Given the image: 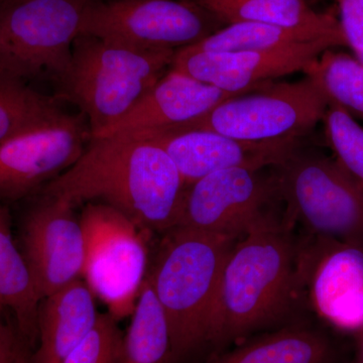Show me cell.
I'll return each instance as SVG.
<instances>
[{"mask_svg":"<svg viewBox=\"0 0 363 363\" xmlns=\"http://www.w3.org/2000/svg\"><path fill=\"white\" fill-rule=\"evenodd\" d=\"M95 295L76 279L43 298L38 318L35 363H62L94 328L99 318Z\"/></svg>","mask_w":363,"mask_h":363,"instance_id":"e0dca14e","label":"cell"},{"mask_svg":"<svg viewBox=\"0 0 363 363\" xmlns=\"http://www.w3.org/2000/svg\"><path fill=\"white\" fill-rule=\"evenodd\" d=\"M131 131L160 145L176 164L187 187L221 169L245 168L259 171L267 167H279L296 152L298 140L281 138L245 142L199 130Z\"/></svg>","mask_w":363,"mask_h":363,"instance_id":"5bb4252c","label":"cell"},{"mask_svg":"<svg viewBox=\"0 0 363 363\" xmlns=\"http://www.w3.org/2000/svg\"><path fill=\"white\" fill-rule=\"evenodd\" d=\"M123 335L111 314H100L90 333L62 363H118Z\"/></svg>","mask_w":363,"mask_h":363,"instance_id":"484cf974","label":"cell"},{"mask_svg":"<svg viewBox=\"0 0 363 363\" xmlns=\"http://www.w3.org/2000/svg\"><path fill=\"white\" fill-rule=\"evenodd\" d=\"M325 133L336 161L363 189V128L340 105L329 104Z\"/></svg>","mask_w":363,"mask_h":363,"instance_id":"d4e9b609","label":"cell"},{"mask_svg":"<svg viewBox=\"0 0 363 363\" xmlns=\"http://www.w3.org/2000/svg\"><path fill=\"white\" fill-rule=\"evenodd\" d=\"M81 222L86 236V284L109 306L112 317L131 314L147 267L140 227L105 204L88 205Z\"/></svg>","mask_w":363,"mask_h":363,"instance_id":"9c48e42d","label":"cell"},{"mask_svg":"<svg viewBox=\"0 0 363 363\" xmlns=\"http://www.w3.org/2000/svg\"><path fill=\"white\" fill-rule=\"evenodd\" d=\"M91 140L82 112L0 143V200L33 194L73 166Z\"/></svg>","mask_w":363,"mask_h":363,"instance_id":"7c38bea8","label":"cell"},{"mask_svg":"<svg viewBox=\"0 0 363 363\" xmlns=\"http://www.w3.org/2000/svg\"><path fill=\"white\" fill-rule=\"evenodd\" d=\"M18 1V0H0V4H7V2Z\"/></svg>","mask_w":363,"mask_h":363,"instance_id":"f1b7e54d","label":"cell"},{"mask_svg":"<svg viewBox=\"0 0 363 363\" xmlns=\"http://www.w3.org/2000/svg\"><path fill=\"white\" fill-rule=\"evenodd\" d=\"M319 39L333 40L340 47L347 48L345 43L335 38L300 28L262 23H233L224 26L201 42L188 47L195 51L213 52L262 51Z\"/></svg>","mask_w":363,"mask_h":363,"instance_id":"603a6c76","label":"cell"},{"mask_svg":"<svg viewBox=\"0 0 363 363\" xmlns=\"http://www.w3.org/2000/svg\"><path fill=\"white\" fill-rule=\"evenodd\" d=\"M353 363H363V358L362 357H360L359 358H358V359L355 360L354 362Z\"/></svg>","mask_w":363,"mask_h":363,"instance_id":"f546056e","label":"cell"},{"mask_svg":"<svg viewBox=\"0 0 363 363\" xmlns=\"http://www.w3.org/2000/svg\"><path fill=\"white\" fill-rule=\"evenodd\" d=\"M301 252L285 219L236 241L222 271L207 341L235 340L291 315L306 286Z\"/></svg>","mask_w":363,"mask_h":363,"instance_id":"7a4b0ae2","label":"cell"},{"mask_svg":"<svg viewBox=\"0 0 363 363\" xmlns=\"http://www.w3.org/2000/svg\"><path fill=\"white\" fill-rule=\"evenodd\" d=\"M149 281L168 322L172 359L208 340L217 291L240 238L176 227L169 230Z\"/></svg>","mask_w":363,"mask_h":363,"instance_id":"3957f363","label":"cell"},{"mask_svg":"<svg viewBox=\"0 0 363 363\" xmlns=\"http://www.w3.org/2000/svg\"><path fill=\"white\" fill-rule=\"evenodd\" d=\"M302 248L305 284L315 309L341 330H363V245L317 238Z\"/></svg>","mask_w":363,"mask_h":363,"instance_id":"9a60e30c","label":"cell"},{"mask_svg":"<svg viewBox=\"0 0 363 363\" xmlns=\"http://www.w3.org/2000/svg\"><path fill=\"white\" fill-rule=\"evenodd\" d=\"M177 50L143 49L79 35L56 97L87 118L91 138L116 123L169 70Z\"/></svg>","mask_w":363,"mask_h":363,"instance_id":"277c9868","label":"cell"},{"mask_svg":"<svg viewBox=\"0 0 363 363\" xmlns=\"http://www.w3.org/2000/svg\"><path fill=\"white\" fill-rule=\"evenodd\" d=\"M171 336L161 305L145 279L123 335L118 363H169Z\"/></svg>","mask_w":363,"mask_h":363,"instance_id":"44dd1931","label":"cell"},{"mask_svg":"<svg viewBox=\"0 0 363 363\" xmlns=\"http://www.w3.org/2000/svg\"><path fill=\"white\" fill-rule=\"evenodd\" d=\"M340 45L319 39L262 51L201 52L177 50L171 70L225 92L247 94L264 89L274 79L305 71L328 50Z\"/></svg>","mask_w":363,"mask_h":363,"instance_id":"8fae6325","label":"cell"},{"mask_svg":"<svg viewBox=\"0 0 363 363\" xmlns=\"http://www.w3.org/2000/svg\"><path fill=\"white\" fill-rule=\"evenodd\" d=\"M90 0H18L0 4V76L55 85L71 63Z\"/></svg>","mask_w":363,"mask_h":363,"instance_id":"5b68a950","label":"cell"},{"mask_svg":"<svg viewBox=\"0 0 363 363\" xmlns=\"http://www.w3.org/2000/svg\"><path fill=\"white\" fill-rule=\"evenodd\" d=\"M187 185L169 155L135 131L91 138L43 194L76 205L99 200L145 230L178 225Z\"/></svg>","mask_w":363,"mask_h":363,"instance_id":"6da1fadb","label":"cell"},{"mask_svg":"<svg viewBox=\"0 0 363 363\" xmlns=\"http://www.w3.org/2000/svg\"><path fill=\"white\" fill-rule=\"evenodd\" d=\"M276 168L290 225L298 221L316 238L363 245V189L336 160L295 152Z\"/></svg>","mask_w":363,"mask_h":363,"instance_id":"8992f818","label":"cell"},{"mask_svg":"<svg viewBox=\"0 0 363 363\" xmlns=\"http://www.w3.org/2000/svg\"><path fill=\"white\" fill-rule=\"evenodd\" d=\"M240 95L243 94L225 92L169 69L128 113L91 138L189 123L204 116L224 100Z\"/></svg>","mask_w":363,"mask_h":363,"instance_id":"2e32d148","label":"cell"},{"mask_svg":"<svg viewBox=\"0 0 363 363\" xmlns=\"http://www.w3.org/2000/svg\"><path fill=\"white\" fill-rule=\"evenodd\" d=\"M304 72L316 81L329 104L363 117V65L354 57L328 50Z\"/></svg>","mask_w":363,"mask_h":363,"instance_id":"cb8c5ba5","label":"cell"},{"mask_svg":"<svg viewBox=\"0 0 363 363\" xmlns=\"http://www.w3.org/2000/svg\"><path fill=\"white\" fill-rule=\"evenodd\" d=\"M327 339L306 328H285L243 344L210 363H329Z\"/></svg>","mask_w":363,"mask_h":363,"instance_id":"ffe728a7","label":"cell"},{"mask_svg":"<svg viewBox=\"0 0 363 363\" xmlns=\"http://www.w3.org/2000/svg\"><path fill=\"white\" fill-rule=\"evenodd\" d=\"M328 105L316 81L306 76L229 98L194 121L166 128L213 131L245 142L298 138L323 121Z\"/></svg>","mask_w":363,"mask_h":363,"instance_id":"52a82bcc","label":"cell"},{"mask_svg":"<svg viewBox=\"0 0 363 363\" xmlns=\"http://www.w3.org/2000/svg\"><path fill=\"white\" fill-rule=\"evenodd\" d=\"M61 100L0 76V143L63 121Z\"/></svg>","mask_w":363,"mask_h":363,"instance_id":"7402d4cb","label":"cell"},{"mask_svg":"<svg viewBox=\"0 0 363 363\" xmlns=\"http://www.w3.org/2000/svg\"><path fill=\"white\" fill-rule=\"evenodd\" d=\"M360 1H362V4H363V0H360Z\"/></svg>","mask_w":363,"mask_h":363,"instance_id":"4dcf8cb0","label":"cell"},{"mask_svg":"<svg viewBox=\"0 0 363 363\" xmlns=\"http://www.w3.org/2000/svg\"><path fill=\"white\" fill-rule=\"evenodd\" d=\"M0 303V363H35L33 345L16 326L7 321Z\"/></svg>","mask_w":363,"mask_h":363,"instance_id":"4316f807","label":"cell"},{"mask_svg":"<svg viewBox=\"0 0 363 363\" xmlns=\"http://www.w3.org/2000/svg\"><path fill=\"white\" fill-rule=\"evenodd\" d=\"M218 18L225 26L262 23L300 28L335 38L347 45L340 21L330 13H318L307 0H186Z\"/></svg>","mask_w":363,"mask_h":363,"instance_id":"ac0fdd59","label":"cell"},{"mask_svg":"<svg viewBox=\"0 0 363 363\" xmlns=\"http://www.w3.org/2000/svg\"><path fill=\"white\" fill-rule=\"evenodd\" d=\"M224 26L186 0H90L79 35L143 49L179 50Z\"/></svg>","mask_w":363,"mask_h":363,"instance_id":"ba28073f","label":"cell"},{"mask_svg":"<svg viewBox=\"0 0 363 363\" xmlns=\"http://www.w3.org/2000/svg\"><path fill=\"white\" fill-rule=\"evenodd\" d=\"M341 26L348 48L363 65V4L360 0H338Z\"/></svg>","mask_w":363,"mask_h":363,"instance_id":"83f0119b","label":"cell"},{"mask_svg":"<svg viewBox=\"0 0 363 363\" xmlns=\"http://www.w3.org/2000/svg\"><path fill=\"white\" fill-rule=\"evenodd\" d=\"M260 171L221 169L191 184L176 227L240 238L277 219L267 205L279 196L278 184Z\"/></svg>","mask_w":363,"mask_h":363,"instance_id":"30bf717a","label":"cell"},{"mask_svg":"<svg viewBox=\"0 0 363 363\" xmlns=\"http://www.w3.org/2000/svg\"><path fill=\"white\" fill-rule=\"evenodd\" d=\"M40 302L25 257L11 235L6 209L0 205V303L13 315L33 347L38 343Z\"/></svg>","mask_w":363,"mask_h":363,"instance_id":"d6986e66","label":"cell"},{"mask_svg":"<svg viewBox=\"0 0 363 363\" xmlns=\"http://www.w3.org/2000/svg\"><path fill=\"white\" fill-rule=\"evenodd\" d=\"M73 207L43 194L23 220L21 250L42 301L83 274L85 231Z\"/></svg>","mask_w":363,"mask_h":363,"instance_id":"4fadbf2b","label":"cell"}]
</instances>
